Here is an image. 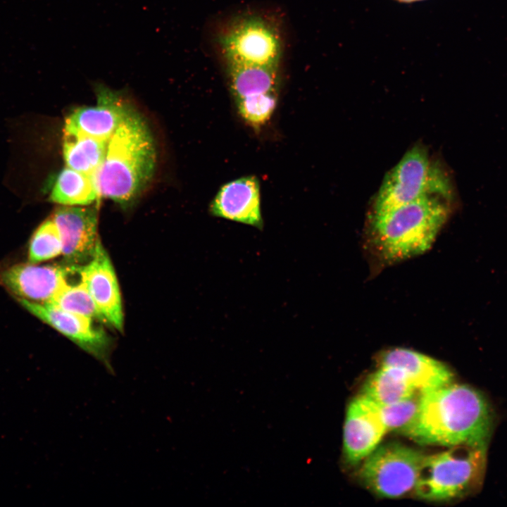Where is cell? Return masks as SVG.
Returning a JSON list of instances; mask_svg holds the SVG:
<instances>
[{
    "instance_id": "obj_1",
    "label": "cell",
    "mask_w": 507,
    "mask_h": 507,
    "mask_svg": "<svg viewBox=\"0 0 507 507\" xmlns=\"http://www.w3.org/2000/svg\"><path fill=\"white\" fill-rule=\"evenodd\" d=\"M492 423L483 395L452 382L421 392L418 418L407 437L421 444L448 447L487 444Z\"/></svg>"
},
{
    "instance_id": "obj_2",
    "label": "cell",
    "mask_w": 507,
    "mask_h": 507,
    "mask_svg": "<svg viewBox=\"0 0 507 507\" xmlns=\"http://www.w3.org/2000/svg\"><path fill=\"white\" fill-rule=\"evenodd\" d=\"M156 165L153 136L133 108L108 139L104 159L91 177L100 198L126 206L145 189Z\"/></svg>"
},
{
    "instance_id": "obj_3",
    "label": "cell",
    "mask_w": 507,
    "mask_h": 507,
    "mask_svg": "<svg viewBox=\"0 0 507 507\" xmlns=\"http://www.w3.org/2000/svg\"><path fill=\"white\" fill-rule=\"evenodd\" d=\"M451 200L430 196L371 216L374 243L387 261L425 252L451 213Z\"/></svg>"
},
{
    "instance_id": "obj_4",
    "label": "cell",
    "mask_w": 507,
    "mask_h": 507,
    "mask_svg": "<svg viewBox=\"0 0 507 507\" xmlns=\"http://www.w3.org/2000/svg\"><path fill=\"white\" fill-rule=\"evenodd\" d=\"M425 456L415 494L427 501L452 499L481 484L487 462V444L459 445Z\"/></svg>"
},
{
    "instance_id": "obj_5",
    "label": "cell",
    "mask_w": 507,
    "mask_h": 507,
    "mask_svg": "<svg viewBox=\"0 0 507 507\" xmlns=\"http://www.w3.org/2000/svg\"><path fill=\"white\" fill-rule=\"evenodd\" d=\"M430 196L452 200L453 186L449 175L432 162L425 149L415 146L385 175L375 199L372 215Z\"/></svg>"
},
{
    "instance_id": "obj_6",
    "label": "cell",
    "mask_w": 507,
    "mask_h": 507,
    "mask_svg": "<svg viewBox=\"0 0 507 507\" xmlns=\"http://www.w3.org/2000/svg\"><path fill=\"white\" fill-rule=\"evenodd\" d=\"M425 455L399 443L377 446L364 460L358 475L376 495L399 498L415 490Z\"/></svg>"
},
{
    "instance_id": "obj_7",
    "label": "cell",
    "mask_w": 507,
    "mask_h": 507,
    "mask_svg": "<svg viewBox=\"0 0 507 507\" xmlns=\"http://www.w3.org/2000/svg\"><path fill=\"white\" fill-rule=\"evenodd\" d=\"M20 303L33 315L70 339L111 370L109 355L112 341L95 320L64 311L50 303H38L20 299Z\"/></svg>"
},
{
    "instance_id": "obj_8",
    "label": "cell",
    "mask_w": 507,
    "mask_h": 507,
    "mask_svg": "<svg viewBox=\"0 0 507 507\" xmlns=\"http://www.w3.org/2000/svg\"><path fill=\"white\" fill-rule=\"evenodd\" d=\"M77 273L106 323L122 332L124 315L120 287L111 258L101 241L90 260L77 265Z\"/></svg>"
},
{
    "instance_id": "obj_9",
    "label": "cell",
    "mask_w": 507,
    "mask_h": 507,
    "mask_svg": "<svg viewBox=\"0 0 507 507\" xmlns=\"http://www.w3.org/2000/svg\"><path fill=\"white\" fill-rule=\"evenodd\" d=\"M98 204L92 207L65 206L51 219L62 242V254L67 264L82 265L90 260L100 241L98 235Z\"/></svg>"
},
{
    "instance_id": "obj_10",
    "label": "cell",
    "mask_w": 507,
    "mask_h": 507,
    "mask_svg": "<svg viewBox=\"0 0 507 507\" xmlns=\"http://www.w3.org/2000/svg\"><path fill=\"white\" fill-rule=\"evenodd\" d=\"M77 273V265L21 263L4 270L0 275V281L20 299L49 303L69 283L68 277Z\"/></svg>"
},
{
    "instance_id": "obj_11",
    "label": "cell",
    "mask_w": 507,
    "mask_h": 507,
    "mask_svg": "<svg viewBox=\"0 0 507 507\" xmlns=\"http://www.w3.org/2000/svg\"><path fill=\"white\" fill-rule=\"evenodd\" d=\"M94 87L96 104L75 109L65 119L64 130L108 141L133 108L118 92L102 84Z\"/></svg>"
},
{
    "instance_id": "obj_12",
    "label": "cell",
    "mask_w": 507,
    "mask_h": 507,
    "mask_svg": "<svg viewBox=\"0 0 507 507\" xmlns=\"http://www.w3.org/2000/svg\"><path fill=\"white\" fill-rule=\"evenodd\" d=\"M387 432L380 407L360 395L348 406L344 425L343 442L349 463L363 461Z\"/></svg>"
},
{
    "instance_id": "obj_13",
    "label": "cell",
    "mask_w": 507,
    "mask_h": 507,
    "mask_svg": "<svg viewBox=\"0 0 507 507\" xmlns=\"http://www.w3.org/2000/svg\"><path fill=\"white\" fill-rule=\"evenodd\" d=\"M218 218L262 229L260 184L254 175L244 176L223 184L209 206Z\"/></svg>"
},
{
    "instance_id": "obj_14",
    "label": "cell",
    "mask_w": 507,
    "mask_h": 507,
    "mask_svg": "<svg viewBox=\"0 0 507 507\" xmlns=\"http://www.w3.org/2000/svg\"><path fill=\"white\" fill-rule=\"evenodd\" d=\"M379 365L399 370L420 392L440 388L453 382V375L443 363L408 349L396 348L384 352Z\"/></svg>"
},
{
    "instance_id": "obj_15",
    "label": "cell",
    "mask_w": 507,
    "mask_h": 507,
    "mask_svg": "<svg viewBox=\"0 0 507 507\" xmlns=\"http://www.w3.org/2000/svg\"><path fill=\"white\" fill-rule=\"evenodd\" d=\"M418 391L397 369L379 365L365 382L361 395L379 406L404 400Z\"/></svg>"
},
{
    "instance_id": "obj_16",
    "label": "cell",
    "mask_w": 507,
    "mask_h": 507,
    "mask_svg": "<svg viewBox=\"0 0 507 507\" xmlns=\"http://www.w3.org/2000/svg\"><path fill=\"white\" fill-rule=\"evenodd\" d=\"M63 154L66 166L92 176L101 165L108 141L63 130Z\"/></svg>"
},
{
    "instance_id": "obj_17",
    "label": "cell",
    "mask_w": 507,
    "mask_h": 507,
    "mask_svg": "<svg viewBox=\"0 0 507 507\" xmlns=\"http://www.w3.org/2000/svg\"><path fill=\"white\" fill-rule=\"evenodd\" d=\"M50 199L63 206H87L101 198L91 176L66 166L54 179Z\"/></svg>"
},
{
    "instance_id": "obj_18",
    "label": "cell",
    "mask_w": 507,
    "mask_h": 507,
    "mask_svg": "<svg viewBox=\"0 0 507 507\" xmlns=\"http://www.w3.org/2000/svg\"><path fill=\"white\" fill-rule=\"evenodd\" d=\"M49 303L64 311L106 323L85 284L80 280L77 283L65 284Z\"/></svg>"
},
{
    "instance_id": "obj_19",
    "label": "cell",
    "mask_w": 507,
    "mask_h": 507,
    "mask_svg": "<svg viewBox=\"0 0 507 507\" xmlns=\"http://www.w3.org/2000/svg\"><path fill=\"white\" fill-rule=\"evenodd\" d=\"M421 392L397 403L379 406L384 423L388 431L399 432L406 436L415 425L420 404Z\"/></svg>"
},
{
    "instance_id": "obj_20",
    "label": "cell",
    "mask_w": 507,
    "mask_h": 507,
    "mask_svg": "<svg viewBox=\"0 0 507 507\" xmlns=\"http://www.w3.org/2000/svg\"><path fill=\"white\" fill-rule=\"evenodd\" d=\"M29 261L38 263L62 254V242L58 228L51 218L42 223L33 234L29 246Z\"/></svg>"
},
{
    "instance_id": "obj_21",
    "label": "cell",
    "mask_w": 507,
    "mask_h": 507,
    "mask_svg": "<svg viewBox=\"0 0 507 507\" xmlns=\"http://www.w3.org/2000/svg\"><path fill=\"white\" fill-rule=\"evenodd\" d=\"M399 1L409 2V1H418V0H399Z\"/></svg>"
}]
</instances>
